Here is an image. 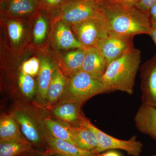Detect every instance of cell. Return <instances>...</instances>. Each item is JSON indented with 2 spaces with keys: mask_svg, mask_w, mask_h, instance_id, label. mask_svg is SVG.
Instances as JSON below:
<instances>
[{
  "mask_svg": "<svg viewBox=\"0 0 156 156\" xmlns=\"http://www.w3.org/2000/svg\"><path fill=\"white\" fill-rule=\"evenodd\" d=\"M67 80L64 74L59 68L53 72L47 92V101L49 106H54L60 100L64 94Z\"/></svg>",
  "mask_w": 156,
  "mask_h": 156,
  "instance_id": "cell-15",
  "label": "cell"
},
{
  "mask_svg": "<svg viewBox=\"0 0 156 156\" xmlns=\"http://www.w3.org/2000/svg\"><path fill=\"white\" fill-rule=\"evenodd\" d=\"M83 105L72 101L61 102L53 106L52 114L59 121L74 127H79L84 116L81 111Z\"/></svg>",
  "mask_w": 156,
  "mask_h": 156,
  "instance_id": "cell-12",
  "label": "cell"
},
{
  "mask_svg": "<svg viewBox=\"0 0 156 156\" xmlns=\"http://www.w3.org/2000/svg\"><path fill=\"white\" fill-rule=\"evenodd\" d=\"M156 156V155H153V156Z\"/></svg>",
  "mask_w": 156,
  "mask_h": 156,
  "instance_id": "cell-34",
  "label": "cell"
},
{
  "mask_svg": "<svg viewBox=\"0 0 156 156\" xmlns=\"http://www.w3.org/2000/svg\"><path fill=\"white\" fill-rule=\"evenodd\" d=\"M151 28H156V4L151 8L148 13Z\"/></svg>",
  "mask_w": 156,
  "mask_h": 156,
  "instance_id": "cell-28",
  "label": "cell"
},
{
  "mask_svg": "<svg viewBox=\"0 0 156 156\" xmlns=\"http://www.w3.org/2000/svg\"><path fill=\"white\" fill-rule=\"evenodd\" d=\"M20 88L26 97L31 98L35 92V83L33 77L21 71L19 76Z\"/></svg>",
  "mask_w": 156,
  "mask_h": 156,
  "instance_id": "cell-23",
  "label": "cell"
},
{
  "mask_svg": "<svg viewBox=\"0 0 156 156\" xmlns=\"http://www.w3.org/2000/svg\"><path fill=\"white\" fill-rule=\"evenodd\" d=\"M66 124L75 138L78 147L84 150L97 153L98 141L96 135L91 129L82 124L77 127Z\"/></svg>",
  "mask_w": 156,
  "mask_h": 156,
  "instance_id": "cell-14",
  "label": "cell"
},
{
  "mask_svg": "<svg viewBox=\"0 0 156 156\" xmlns=\"http://www.w3.org/2000/svg\"><path fill=\"white\" fill-rule=\"evenodd\" d=\"M134 37L124 36L109 34L101 40L95 47L100 51L108 65L134 48Z\"/></svg>",
  "mask_w": 156,
  "mask_h": 156,
  "instance_id": "cell-8",
  "label": "cell"
},
{
  "mask_svg": "<svg viewBox=\"0 0 156 156\" xmlns=\"http://www.w3.org/2000/svg\"><path fill=\"white\" fill-rule=\"evenodd\" d=\"M42 130L46 142L45 152L58 156H101V154L84 150L52 135L42 123Z\"/></svg>",
  "mask_w": 156,
  "mask_h": 156,
  "instance_id": "cell-10",
  "label": "cell"
},
{
  "mask_svg": "<svg viewBox=\"0 0 156 156\" xmlns=\"http://www.w3.org/2000/svg\"><path fill=\"white\" fill-rule=\"evenodd\" d=\"M86 55L85 48H79L67 53L64 58V68L70 76L81 70Z\"/></svg>",
  "mask_w": 156,
  "mask_h": 156,
  "instance_id": "cell-22",
  "label": "cell"
},
{
  "mask_svg": "<svg viewBox=\"0 0 156 156\" xmlns=\"http://www.w3.org/2000/svg\"><path fill=\"white\" fill-rule=\"evenodd\" d=\"M141 51L133 48L108 66L101 81L110 92L119 91L129 95L134 93L135 78L140 68Z\"/></svg>",
  "mask_w": 156,
  "mask_h": 156,
  "instance_id": "cell-2",
  "label": "cell"
},
{
  "mask_svg": "<svg viewBox=\"0 0 156 156\" xmlns=\"http://www.w3.org/2000/svg\"><path fill=\"white\" fill-rule=\"evenodd\" d=\"M33 148L28 141L17 139L0 140V156H21Z\"/></svg>",
  "mask_w": 156,
  "mask_h": 156,
  "instance_id": "cell-19",
  "label": "cell"
},
{
  "mask_svg": "<svg viewBox=\"0 0 156 156\" xmlns=\"http://www.w3.org/2000/svg\"><path fill=\"white\" fill-rule=\"evenodd\" d=\"M53 72V66L50 61L46 58H42L38 77V92L39 97L42 100H46L48 87Z\"/></svg>",
  "mask_w": 156,
  "mask_h": 156,
  "instance_id": "cell-20",
  "label": "cell"
},
{
  "mask_svg": "<svg viewBox=\"0 0 156 156\" xmlns=\"http://www.w3.org/2000/svg\"><path fill=\"white\" fill-rule=\"evenodd\" d=\"M21 156H58L47 153L44 151L38 150L36 149H32L26 153L23 154Z\"/></svg>",
  "mask_w": 156,
  "mask_h": 156,
  "instance_id": "cell-29",
  "label": "cell"
},
{
  "mask_svg": "<svg viewBox=\"0 0 156 156\" xmlns=\"http://www.w3.org/2000/svg\"><path fill=\"white\" fill-rule=\"evenodd\" d=\"M127 7H134L139 0H109Z\"/></svg>",
  "mask_w": 156,
  "mask_h": 156,
  "instance_id": "cell-31",
  "label": "cell"
},
{
  "mask_svg": "<svg viewBox=\"0 0 156 156\" xmlns=\"http://www.w3.org/2000/svg\"><path fill=\"white\" fill-rule=\"evenodd\" d=\"M135 127L142 134L156 140V108L141 105L134 117Z\"/></svg>",
  "mask_w": 156,
  "mask_h": 156,
  "instance_id": "cell-11",
  "label": "cell"
},
{
  "mask_svg": "<svg viewBox=\"0 0 156 156\" xmlns=\"http://www.w3.org/2000/svg\"><path fill=\"white\" fill-rule=\"evenodd\" d=\"M149 35L153 40L154 43H155L156 46V28H151L150 33Z\"/></svg>",
  "mask_w": 156,
  "mask_h": 156,
  "instance_id": "cell-33",
  "label": "cell"
},
{
  "mask_svg": "<svg viewBox=\"0 0 156 156\" xmlns=\"http://www.w3.org/2000/svg\"><path fill=\"white\" fill-rule=\"evenodd\" d=\"M81 124L90 128L96 135L98 144V153L108 150L120 149L125 151L131 156H140L141 154L143 145L141 141L136 140L135 135L127 140L115 138L95 127L85 115Z\"/></svg>",
  "mask_w": 156,
  "mask_h": 156,
  "instance_id": "cell-5",
  "label": "cell"
},
{
  "mask_svg": "<svg viewBox=\"0 0 156 156\" xmlns=\"http://www.w3.org/2000/svg\"><path fill=\"white\" fill-rule=\"evenodd\" d=\"M86 55L81 70L101 80L108 65L96 47L85 48Z\"/></svg>",
  "mask_w": 156,
  "mask_h": 156,
  "instance_id": "cell-13",
  "label": "cell"
},
{
  "mask_svg": "<svg viewBox=\"0 0 156 156\" xmlns=\"http://www.w3.org/2000/svg\"><path fill=\"white\" fill-rule=\"evenodd\" d=\"M101 156H121L119 152L115 151H109L101 154Z\"/></svg>",
  "mask_w": 156,
  "mask_h": 156,
  "instance_id": "cell-32",
  "label": "cell"
},
{
  "mask_svg": "<svg viewBox=\"0 0 156 156\" xmlns=\"http://www.w3.org/2000/svg\"><path fill=\"white\" fill-rule=\"evenodd\" d=\"M156 4V0H139L135 7L148 14L151 8Z\"/></svg>",
  "mask_w": 156,
  "mask_h": 156,
  "instance_id": "cell-27",
  "label": "cell"
},
{
  "mask_svg": "<svg viewBox=\"0 0 156 156\" xmlns=\"http://www.w3.org/2000/svg\"><path fill=\"white\" fill-rule=\"evenodd\" d=\"M43 123L50 134L54 137L70 143L78 147L75 138L70 132L66 123L61 121H56L49 117L44 119Z\"/></svg>",
  "mask_w": 156,
  "mask_h": 156,
  "instance_id": "cell-18",
  "label": "cell"
},
{
  "mask_svg": "<svg viewBox=\"0 0 156 156\" xmlns=\"http://www.w3.org/2000/svg\"><path fill=\"white\" fill-rule=\"evenodd\" d=\"M19 126L23 135L30 143L33 147L45 151L46 142L42 130V123L38 124L34 117L29 112L19 109L12 115Z\"/></svg>",
  "mask_w": 156,
  "mask_h": 156,
  "instance_id": "cell-7",
  "label": "cell"
},
{
  "mask_svg": "<svg viewBox=\"0 0 156 156\" xmlns=\"http://www.w3.org/2000/svg\"><path fill=\"white\" fill-rule=\"evenodd\" d=\"M41 62L39 59L33 57L23 62L21 67V71L33 76L38 74Z\"/></svg>",
  "mask_w": 156,
  "mask_h": 156,
  "instance_id": "cell-26",
  "label": "cell"
},
{
  "mask_svg": "<svg viewBox=\"0 0 156 156\" xmlns=\"http://www.w3.org/2000/svg\"><path fill=\"white\" fill-rule=\"evenodd\" d=\"M101 10L109 34L134 37L150 33L148 14L135 6L127 7L109 0H101Z\"/></svg>",
  "mask_w": 156,
  "mask_h": 156,
  "instance_id": "cell-1",
  "label": "cell"
},
{
  "mask_svg": "<svg viewBox=\"0 0 156 156\" xmlns=\"http://www.w3.org/2000/svg\"><path fill=\"white\" fill-rule=\"evenodd\" d=\"M8 31L13 43L17 44L20 41L23 34V25L18 21H11L8 25Z\"/></svg>",
  "mask_w": 156,
  "mask_h": 156,
  "instance_id": "cell-25",
  "label": "cell"
},
{
  "mask_svg": "<svg viewBox=\"0 0 156 156\" xmlns=\"http://www.w3.org/2000/svg\"><path fill=\"white\" fill-rule=\"evenodd\" d=\"M55 31V39L57 46L62 49H79L83 48L76 38L69 27L63 21L57 23Z\"/></svg>",
  "mask_w": 156,
  "mask_h": 156,
  "instance_id": "cell-16",
  "label": "cell"
},
{
  "mask_svg": "<svg viewBox=\"0 0 156 156\" xmlns=\"http://www.w3.org/2000/svg\"><path fill=\"white\" fill-rule=\"evenodd\" d=\"M9 139L28 141L23 135L12 115H4L0 120V140Z\"/></svg>",
  "mask_w": 156,
  "mask_h": 156,
  "instance_id": "cell-17",
  "label": "cell"
},
{
  "mask_svg": "<svg viewBox=\"0 0 156 156\" xmlns=\"http://www.w3.org/2000/svg\"><path fill=\"white\" fill-rule=\"evenodd\" d=\"M44 5L49 8H54L62 5L66 0H41Z\"/></svg>",
  "mask_w": 156,
  "mask_h": 156,
  "instance_id": "cell-30",
  "label": "cell"
},
{
  "mask_svg": "<svg viewBox=\"0 0 156 156\" xmlns=\"http://www.w3.org/2000/svg\"><path fill=\"white\" fill-rule=\"evenodd\" d=\"M108 92V88L101 80L80 70L69 77L64 94L56 105L67 101L83 105L93 96Z\"/></svg>",
  "mask_w": 156,
  "mask_h": 156,
  "instance_id": "cell-3",
  "label": "cell"
},
{
  "mask_svg": "<svg viewBox=\"0 0 156 156\" xmlns=\"http://www.w3.org/2000/svg\"><path fill=\"white\" fill-rule=\"evenodd\" d=\"M139 69L142 104L156 108V53Z\"/></svg>",
  "mask_w": 156,
  "mask_h": 156,
  "instance_id": "cell-9",
  "label": "cell"
},
{
  "mask_svg": "<svg viewBox=\"0 0 156 156\" xmlns=\"http://www.w3.org/2000/svg\"><path fill=\"white\" fill-rule=\"evenodd\" d=\"M71 26L77 38L84 48L95 47L99 41L109 35L102 16Z\"/></svg>",
  "mask_w": 156,
  "mask_h": 156,
  "instance_id": "cell-6",
  "label": "cell"
},
{
  "mask_svg": "<svg viewBox=\"0 0 156 156\" xmlns=\"http://www.w3.org/2000/svg\"><path fill=\"white\" fill-rule=\"evenodd\" d=\"M38 5V0H8L7 11L13 16H24L35 11Z\"/></svg>",
  "mask_w": 156,
  "mask_h": 156,
  "instance_id": "cell-21",
  "label": "cell"
},
{
  "mask_svg": "<svg viewBox=\"0 0 156 156\" xmlns=\"http://www.w3.org/2000/svg\"><path fill=\"white\" fill-rule=\"evenodd\" d=\"M101 0H68L61 6L58 19L73 25L102 16Z\"/></svg>",
  "mask_w": 156,
  "mask_h": 156,
  "instance_id": "cell-4",
  "label": "cell"
},
{
  "mask_svg": "<svg viewBox=\"0 0 156 156\" xmlns=\"http://www.w3.org/2000/svg\"><path fill=\"white\" fill-rule=\"evenodd\" d=\"M48 29L47 22L44 17L40 16L37 19L34 30V41L36 44L42 43L45 39Z\"/></svg>",
  "mask_w": 156,
  "mask_h": 156,
  "instance_id": "cell-24",
  "label": "cell"
}]
</instances>
